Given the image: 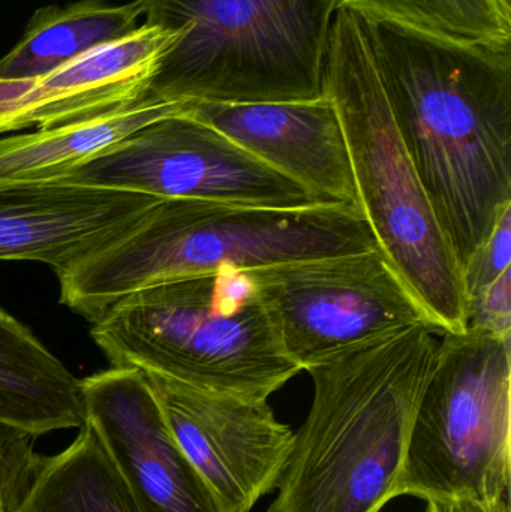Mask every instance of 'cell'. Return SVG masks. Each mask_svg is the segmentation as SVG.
<instances>
[{"instance_id":"cell-25","label":"cell","mask_w":511,"mask_h":512,"mask_svg":"<svg viewBox=\"0 0 511 512\" xmlns=\"http://www.w3.org/2000/svg\"><path fill=\"white\" fill-rule=\"evenodd\" d=\"M425 512H458L453 504H437V502H429L426 505Z\"/></svg>"},{"instance_id":"cell-22","label":"cell","mask_w":511,"mask_h":512,"mask_svg":"<svg viewBox=\"0 0 511 512\" xmlns=\"http://www.w3.org/2000/svg\"><path fill=\"white\" fill-rule=\"evenodd\" d=\"M465 331L511 337V270L465 298Z\"/></svg>"},{"instance_id":"cell-10","label":"cell","mask_w":511,"mask_h":512,"mask_svg":"<svg viewBox=\"0 0 511 512\" xmlns=\"http://www.w3.org/2000/svg\"><path fill=\"white\" fill-rule=\"evenodd\" d=\"M147 376V375H146ZM168 429L224 512H252L278 487L294 432L267 400L197 390L147 376Z\"/></svg>"},{"instance_id":"cell-12","label":"cell","mask_w":511,"mask_h":512,"mask_svg":"<svg viewBox=\"0 0 511 512\" xmlns=\"http://www.w3.org/2000/svg\"><path fill=\"white\" fill-rule=\"evenodd\" d=\"M161 198L101 186L0 183V261L62 273L135 227Z\"/></svg>"},{"instance_id":"cell-23","label":"cell","mask_w":511,"mask_h":512,"mask_svg":"<svg viewBox=\"0 0 511 512\" xmlns=\"http://www.w3.org/2000/svg\"><path fill=\"white\" fill-rule=\"evenodd\" d=\"M30 84H32V78H12V80L0 78V135L5 123L17 111L18 102L29 90Z\"/></svg>"},{"instance_id":"cell-14","label":"cell","mask_w":511,"mask_h":512,"mask_svg":"<svg viewBox=\"0 0 511 512\" xmlns=\"http://www.w3.org/2000/svg\"><path fill=\"white\" fill-rule=\"evenodd\" d=\"M176 39L171 30L143 23L33 78L2 134L81 122L147 98L150 81Z\"/></svg>"},{"instance_id":"cell-7","label":"cell","mask_w":511,"mask_h":512,"mask_svg":"<svg viewBox=\"0 0 511 512\" xmlns=\"http://www.w3.org/2000/svg\"><path fill=\"white\" fill-rule=\"evenodd\" d=\"M511 481V337L446 333L417 406L395 499L497 502Z\"/></svg>"},{"instance_id":"cell-21","label":"cell","mask_w":511,"mask_h":512,"mask_svg":"<svg viewBox=\"0 0 511 512\" xmlns=\"http://www.w3.org/2000/svg\"><path fill=\"white\" fill-rule=\"evenodd\" d=\"M511 207L501 213L491 236L462 267L465 298L494 283L511 270Z\"/></svg>"},{"instance_id":"cell-18","label":"cell","mask_w":511,"mask_h":512,"mask_svg":"<svg viewBox=\"0 0 511 512\" xmlns=\"http://www.w3.org/2000/svg\"><path fill=\"white\" fill-rule=\"evenodd\" d=\"M14 512H141L95 430L84 423L68 448L44 457Z\"/></svg>"},{"instance_id":"cell-6","label":"cell","mask_w":511,"mask_h":512,"mask_svg":"<svg viewBox=\"0 0 511 512\" xmlns=\"http://www.w3.org/2000/svg\"><path fill=\"white\" fill-rule=\"evenodd\" d=\"M140 3L144 23L177 33L150 81V98L219 104L323 98L338 0Z\"/></svg>"},{"instance_id":"cell-1","label":"cell","mask_w":511,"mask_h":512,"mask_svg":"<svg viewBox=\"0 0 511 512\" xmlns=\"http://www.w3.org/2000/svg\"><path fill=\"white\" fill-rule=\"evenodd\" d=\"M359 18L399 134L462 270L511 207V44L449 41Z\"/></svg>"},{"instance_id":"cell-2","label":"cell","mask_w":511,"mask_h":512,"mask_svg":"<svg viewBox=\"0 0 511 512\" xmlns=\"http://www.w3.org/2000/svg\"><path fill=\"white\" fill-rule=\"evenodd\" d=\"M438 333L416 325L306 370L311 409L267 512H381L395 499Z\"/></svg>"},{"instance_id":"cell-8","label":"cell","mask_w":511,"mask_h":512,"mask_svg":"<svg viewBox=\"0 0 511 512\" xmlns=\"http://www.w3.org/2000/svg\"><path fill=\"white\" fill-rule=\"evenodd\" d=\"M248 273L300 370L416 325L435 327L380 248Z\"/></svg>"},{"instance_id":"cell-15","label":"cell","mask_w":511,"mask_h":512,"mask_svg":"<svg viewBox=\"0 0 511 512\" xmlns=\"http://www.w3.org/2000/svg\"><path fill=\"white\" fill-rule=\"evenodd\" d=\"M84 421L81 379L0 307V423L42 436Z\"/></svg>"},{"instance_id":"cell-3","label":"cell","mask_w":511,"mask_h":512,"mask_svg":"<svg viewBox=\"0 0 511 512\" xmlns=\"http://www.w3.org/2000/svg\"><path fill=\"white\" fill-rule=\"evenodd\" d=\"M377 248L362 209L347 204L267 209L159 200L128 233L57 274L60 303L95 322L117 301L159 283Z\"/></svg>"},{"instance_id":"cell-20","label":"cell","mask_w":511,"mask_h":512,"mask_svg":"<svg viewBox=\"0 0 511 512\" xmlns=\"http://www.w3.org/2000/svg\"><path fill=\"white\" fill-rule=\"evenodd\" d=\"M38 436L0 423V512H14L32 487L44 457L35 450Z\"/></svg>"},{"instance_id":"cell-11","label":"cell","mask_w":511,"mask_h":512,"mask_svg":"<svg viewBox=\"0 0 511 512\" xmlns=\"http://www.w3.org/2000/svg\"><path fill=\"white\" fill-rule=\"evenodd\" d=\"M84 415L141 512H224L174 441L158 394L140 370L81 379Z\"/></svg>"},{"instance_id":"cell-9","label":"cell","mask_w":511,"mask_h":512,"mask_svg":"<svg viewBox=\"0 0 511 512\" xmlns=\"http://www.w3.org/2000/svg\"><path fill=\"white\" fill-rule=\"evenodd\" d=\"M150 195L267 209H308L326 200L270 168L186 110L138 129L56 179Z\"/></svg>"},{"instance_id":"cell-5","label":"cell","mask_w":511,"mask_h":512,"mask_svg":"<svg viewBox=\"0 0 511 512\" xmlns=\"http://www.w3.org/2000/svg\"><path fill=\"white\" fill-rule=\"evenodd\" d=\"M324 93L338 110L378 248L441 334L464 333L461 265L399 134L359 15L347 9L333 18Z\"/></svg>"},{"instance_id":"cell-4","label":"cell","mask_w":511,"mask_h":512,"mask_svg":"<svg viewBox=\"0 0 511 512\" xmlns=\"http://www.w3.org/2000/svg\"><path fill=\"white\" fill-rule=\"evenodd\" d=\"M90 336L113 367L240 399L267 400L302 372L251 274L231 267L128 295Z\"/></svg>"},{"instance_id":"cell-16","label":"cell","mask_w":511,"mask_h":512,"mask_svg":"<svg viewBox=\"0 0 511 512\" xmlns=\"http://www.w3.org/2000/svg\"><path fill=\"white\" fill-rule=\"evenodd\" d=\"M186 104L147 96L92 119L2 137L0 183L59 179L149 123L183 113Z\"/></svg>"},{"instance_id":"cell-19","label":"cell","mask_w":511,"mask_h":512,"mask_svg":"<svg viewBox=\"0 0 511 512\" xmlns=\"http://www.w3.org/2000/svg\"><path fill=\"white\" fill-rule=\"evenodd\" d=\"M338 9L449 41L511 44L510 0H338Z\"/></svg>"},{"instance_id":"cell-24","label":"cell","mask_w":511,"mask_h":512,"mask_svg":"<svg viewBox=\"0 0 511 512\" xmlns=\"http://www.w3.org/2000/svg\"><path fill=\"white\" fill-rule=\"evenodd\" d=\"M458 512H511L509 498L497 502H455Z\"/></svg>"},{"instance_id":"cell-17","label":"cell","mask_w":511,"mask_h":512,"mask_svg":"<svg viewBox=\"0 0 511 512\" xmlns=\"http://www.w3.org/2000/svg\"><path fill=\"white\" fill-rule=\"evenodd\" d=\"M141 17L140 0L123 5L78 0L36 9L20 41L0 59V78L42 77L98 45L134 32Z\"/></svg>"},{"instance_id":"cell-13","label":"cell","mask_w":511,"mask_h":512,"mask_svg":"<svg viewBox=\"0 0 511 512\" xmlns=\"http://www.w3.org/2000/svg\"><path fill=\"white\" fill-rule=\"evenodd\" d=\"M186 113L327 203L360 207L347 138L326 93L315 101L188 102Z\"/></svg>"}]
</instances>
